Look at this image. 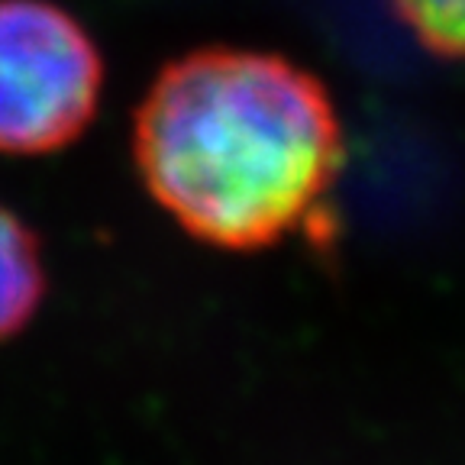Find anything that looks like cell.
Returning <instances> with one entry per match:
<instances>
[{"mask_svg": "<svg viewBox=\"0 0 465 465\" xmlns=\"http://www.w3.org/2000/svg\"><path fill=\"white\" fill-rule=\"evenodd\" d=\"M145 191L188 236L255 252L298 230L336 182L342 126L317 74L275 52L178 55L133 114Z\"/></svg>", "mask_w": 465, "mask_h": 465, "instance_id": "cell-1", "label": "cell"}, {"mask_svg": "<svg viewBox=\"0 0 465 465\" xmlns=\"http://www.w3.org/2000/svg\"><path fill=\"white\" fill-rule=\"evenodd\" d=\"M104 55L52 0H0V155H52L94 124Z\"/></svg>", "mask_w": 465, "mask_h": 465, "instance_id": "cell-2", "label": "cell"}, {"mask_svg": "<svg viewBox=\"0 0 465 465\" xmlns=\"http://www.w3.org/2000/svg\"><path fill=\"white\" fill-rule=\"evenodd\" d=\"M45 288L49 275L36 230L0 201V342L20 336L33 323Z\"/></svg>", "mask_w": 465, "mask_h": 465, "instance_id": "cell-3", "label": "cell"}, {"mask_svg": "<svg viewBox=\"0 0 465 465\" xmlns=\"http://www.w3.org/2000/svg\"><path fill=\"white\" fill-rule=\"evenodd\" d=\"M391 7L427 52L465 62V0H391Z\"/></svg>", "mask_w": 465, "mask_h": 465, "instance_id": "cell-4", "label": "cell"}]
</instances>
